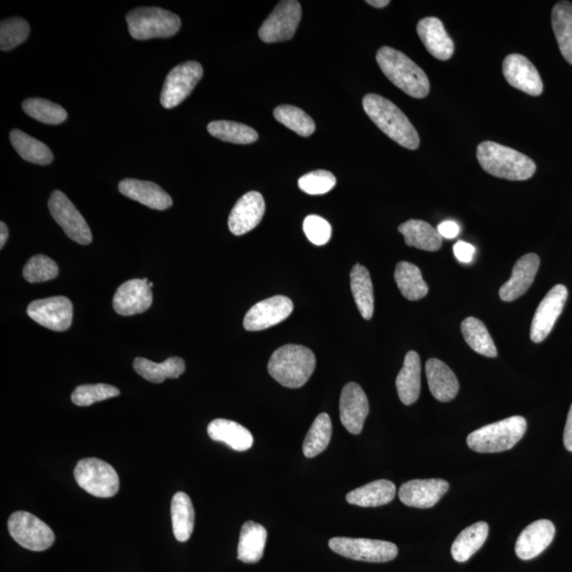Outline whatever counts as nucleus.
I'll return each instance as SVG.
<instances>
[{"label": "nucleus", "mask_w": 572, "mask_h": 572, "mask_svg": "<svg viewBox=\"0 0 572 572\" xmlns=\"http://www.w3.org/2000/svg\"><path fill=\"white\" fill-rule=\"evenodd\" d=\"M28 316L37 324L56 332L68 330L72 324L73 305L63 296L34 300L27 309Z\"/></svg>", "instance_id": "ddd939ff"}, {"label": "nucleus", "mask_w": 572, "mask_h": 572, "mask_svg": "<svg viewBox=\"0 0 572 572\" xmlns=\"http://www.w3.org/2000/svg\"><path fill=\"white\" fill-rule=\"evenodd\" d=\"M541 260L535 253L525 254L515 263L511 278L500 290L502 302L511 303L529 290L540 269Z\"/></svg>", "instance_id": "4be33fe9"}, {"label": "nucleus", "mask_w": 572, "mask_h": 572, "mask_svg": "<svg viewBox=\"0 0 572 572\" xmlns=\"http://www.w3.org/2000/svg\"><path fill=\"white\" fill-rule=\"evenodd\" d=\"M339 411L344 428L351 434H361L369 413V402L359 384L345 385L339 402Z\"/></svg>", "instance_id": "f3484780"}, {"label": "nucleus", "mask_w": 572, "mask_h": 572, "mask_svg": "<svg viewBox=\"0 0 572 572\" xmlns=\"http://www.w3.org/2000/svg\"><path fill=\"white\" fill-rule=\"evenodd\" d=\"M554 535H556V526L551 520H536L520 534L515 543V552L520 560H524L539 557L551 546Z\"/></svg>", "instance_id": "412c9836"}, {"label": "nucleus", "mask_w": 572, "mask_h": 572, "mask_svg": "<svg viewBox=\"0 0 572 572\" xmlns=\"http://www.w3.org/2000/svg\"><path fill=\"white\" fill-rule=\"evenodd\" d=\"M526 430V419L514 416L475 430L468 435L467 444L469 449L484 454L505 452L522 440Z\"/></svg>", "instance_id": "39448f33"}, {"label": "nucleus", "mask_w": 572, "mask_h": 572, "mask_svg": "<svg viewBox=\"0 0 572 572\" xmlns=\"http://www.w3.org/2000/svg\"><path fill=\"white\" fill-rule=\"evenodd\" d=\"M350 280L351 291L362 319H371L375 311V296L369 271L365 266L356 264L351 270Z\"/></svg>", "instance_id": "7c9ffc66"}, {"label": "nucleus", "mask_w": 572, "mask_h": 572, "mask_svg": "<svg viewBox=\"0 0 572 572\" xmlns=\"http://www.w3.org/2000/svg\"><path fill=\"white\" fill-rule=\"evenodd\" d=\"M207 432L213 441L223 442L237 452L248 451L253 445V435L247 428L226 419H215L209 424Z\"/></svg>", "instance_id": "bb28decb"}, {"label": "nucleus", "mask_w": 572, "mask_h": 572, "mask_svg": "<svg viewBox=\"0 0 572 572\" xmlns=\"http://www.w3.org/2000/svg\"><path fill=\"white\" fill-rule=\"evenodd\" d=\"M208 132L213 137L236 145H251L256 143L259 135L251 127L245 124L219 120L208 124Z\"/></svg>", "instance_id": "58836bf2"}, {"label": "nucleus", "mask_w": 572, "mask_h": 572, "mask_svg": "<svg viewBox=\"0 0 572 572\" xmlns=\"http://www.w3.org/2000/svg\"><path fill=\"white\" fill-rule=\"evenodd\" d=\"M119 191L124 196L155 211H166L173 203L171 196L152 181L123 179L119 184Z\"/></svg>", "instance_id": "b1692460"}, {"label": "nucleus", "mask_w": 572, "mask_h": 572, "mask_svg": "<svg viewBox=\"0 0 572 572\" xmlns=\"http://www.w3.org/2000/svg\"><path fill=\"white\" fill-rule=\"evenodd\" d=\"M302 16V4L297 0H283L260 27V38L269 44L290 41L296 33Z\"/></svg>", "instance_id": "9d476101"}, {"label": "nucleus", "mask_w": 572, "mask_h": 572, "mask_svg": "<svg viewBox=\"0 0 572 572\" xmlns=\"http://www.w3.org/2000/svg\"><path fill=\"white\" fill-rule=\"evenodd\" d=\"M502 72L507 82L514 88L534 97H539L543 92V84L540 72L525 55L512 54L506 56L502 63Z\"/></svg>", "instance_id": "dca6fc26"}, {"label": "nucleus", "mask_w": 572, "mask_h": 572, "mask_svg": "<svg viewBox=\"0 0 572 572\" xmlns=\"http://www.w3.org/2000/svg\"><path fill=\"white\" fill-rule=\"evenodd\" d=\"M417 32L424 46L434 58L447 61L454 54L455 44L446 33L444 22L437 17H426L419 21Z\"/></svg>", "instance_id": "5701e85b"}, {"label": "nucleus", "mask_w": 572, "mask_h": 572, "mask_svg": "<svg viewBox=\"0 0 572 572\" xmlns=\"http://www.w3.org/2000/svg\"><path fill=\"white\" fill-rule=\"evenodd\" d=\"M129 34L139 41L175 36L181 26L179 16L161 8H138L127 15Z\"/></svg>", "instance_id": "423d86ee"}, {"label": "nucleus", "mask_w": 572, "mask_h": 572, "mask_svg": "<svg viewBox=\"0 0 572 572\" xmlns=\"http://www.w3.org/2000/svg\"><path fill=\"white\" fill-rule=\"evenodd\" d=\"M396 488L389 480H376L348 493L345 500L351 505L375 508L387 505L394 500Z\"/></svg>", "instance_id": "cd10ccee"}, {"label": "nucleus", "mask_w": 572, "mask_h": 572, "mask_svg": "<svg viewBox=\"0 0 572 572\" xmlns=\"http://www.w3.org/2000/svg\"><path fill=\"white\" fill-rule=\"evenodd\" d=\"M377 62L384 75L396 87L412 98L427 97L430 90L428 77L409 56L399 50L385 46L378 49Z\"/></svg>", "instance_id": "7ed1b4c3"}, {"label": "nucleus", "mask_w": 572, "mask_h": 572, "mask_svg": "<svg viewBox=\"0 0 572 572\" xmlns=\"http://www.w3.org/2000/svg\"><path fill=\"white\" fill-rule=\"evenodd\" d=\"M48 207L54 220L70 239L81 245L92 243V231L87 220L63 192L55 190L50 196Z\"/></svg>", "instance_id": "f8f14e48"}, {"label": "nucleus", "mask_w": 572, "mask_h": 572, "mask_svg": "<svg viewBox=\"0 0 572 572\" xmlns=\"http://www.w3.org/2000/svg\"><path fill=\"white\" fill-rule=\"evenodd\" d=\"M24 278L30 283H41L53 280L59 275V266L53 259L37 254L25 265Z\"/></svg>", "instance_id": "a18cd8bd"}, {"label": "nucleus", "mask_w": 572, "mask_h": 572, "mask_svg": "<svg viewBox=\"0 0 572 572\" xmlns=\"http://www.w3.org/2000/svg\"><path fill=\"white\" fill-rule=\"evenodd\" d=\"M153 303L152 288L147 279H133L119 286L114 296V309L119 315L144 313Z\"/></svg>", "instance_id": "aec40b11"}, {"label": "nucleus", "mask_w": 572, "mask_h": 572, "mask_svg": "<svg viewBox=\"0 0 572 572\" xmlns=\"http://www.w3.org/2000/svg\"><path fill=\"white\" fill-rule=\"evenodd\" d=\"M332 437V422L327 413L317 416L303 442V454L307 458H314L321 454Z\"/></svg>", "instance_id": "ea45409f"}, {"label": "nucleus", "mask_w": 572, "mask_h": 572, "mask_svg": "<svg viewBox=\"0 0 572 572\" xmlns=\"http://www.w3.org/2000/svg\"><path fill=\"white\" fill-rule=\"evenodd\" d=\"M368 4L372 5V7L382 9L387 7L390 4L389 0H367Z\"/></svg>", "instance_id": "864d4df0"}, {"label": "nucleus", "mask_w": 572, "mask_h": 572, "mask_svg": "<svg viewBox=\"0 0 572 572\" xmlns=\"http://www.w3.org/2000/svg\"><path fill=\"white\" fill-rule=\"evenodd\" d=\"M426 372L430 393L440 402L454 400L459 392V382L451 368L437 359L427 361Z\"/></svg>", "instance_id": "393cba45"}, {"label": "nucleus", "mask_w": 572, "mask_h": 572, "mask_svg": "<svg viewBox=\"0 0 572 572\" xmlns=\"http://www.w3.org/2000/svg\"><path fill=\"white\" fill-rule=\"evenodd\" d=\"M454 253L459 261L469 263L473 260L475 247L469 243L458 241L454 245Z\"/></svg>", "instance_id": "09e8293b"}, {"label": "nucleus", "mask_w": 572, "mask_h": 572, "mask_svg": "<svg viewBox=\"0 0 572 572\" xmlns=\"http://www.w3.org/2000/svg\"><path fill=\"white\" fill-rule=\"evenodd\" d=\"M120 390L107 384L81 385L71 394L72 403L77 406H90L98 402L116 398Z\"/></svg>", "instance_id": "37998d69"}, {"label": "nucleus", "mask_w": 572, "mask_h": 572, "mask_svg": "<svg viewBox=\"0 0 572 572\" xmlns=\"http://www.w3.org/2000/svg\"><path fill=\"white\" fill-rule=\"evenodd\" d=\"M9 237V229L4 222L0 223V248H4Z\"/></svg>", "instance_id": "603ef678"}, {"label": "nucleus", "mask_w": 572, "mask_h": 572, "mask_svg": "<svg viewBox=\"0 0 572 572\" xmlns=\"http://www.w3.org/2000/svg\"><path fill=\"white\" fill-rule=\"evenodd\" d=\"M394 279L402 294L410 302H417L428 293L427 283L424 281L420 269L415 264L400 262L395 268Z\"/></svg>", "instance_id": "f704fd0d"}, {"label": "nucleus", "mask_w": 572, "mask_h": 572, "mask_svg": "<svg viewBox=\"0 0 572 572\" xmlns=\"http://www.w3.org/2000/svg\"><path fill=\"white\" fill-rule=\"evenodd\" d=\"M328 547L339 556L369 563L390 562L399 553L393 543L351 537H334L328 542Z\"/></svg>", "instance_id": "1a4fd4ad"}, {"label": "nucleus", "mask_w": 572, "mask_h": 572, "mask_svg": "<svg viewBox=\"0 0 572 572\" xmlns=\"http://www.w3.org/2000/svg\"><path fill=\"white\" fill-rule=\"evenodd\" d=\"M22 110L28 116L36 119V120L53 124V126L63 123L67 119V112L63 107L41 98L25 100L24 104H22Z\"/></svg>", "instance_id": "79ce46f5"}, {"label": "nucleus", "mask_w": 572, "mask_h": 572, "mask_svg": "<svg viewBox=\"0 0 572 572\" xmlns=\"http://www.w3.org/2000/svg\"><path fill=\"white\" fill-rule=\"evenodd\" d=\"M362 106L376 126L396 144L409 150H417L420 145V137L415 127L392 101L382 95L369 94L362 99Z\"/></svg>", "instance_id": "f257e3e1"}, {"label": "nucleus", "mask_w": 572, "mask_h": 572, "mask_svg": "<svg viewBox=\"0 0 572 572\" xmlns=\"http://www.w3.org/2000/svg\"><path fill=\"white\" fill-rule=\"evenodd\" d=\"M30 26L21 17L4 20L0 25V49L12 50L29 37Z\"/></svg>", "instance_id": "c03bdc74"}, {"label": "nucleus", "mask_w": 572, "mask_h": 572, "mask_svg": "<svg viewBox=\"0 0 572 572\" xmlns=\"http://www.w3.org/2000/svg\"><path fill=\"white\" fill-rule=\"evenodd\" d=\"M265 213V202L257 191L243 195L232 208L228 219L229 230L235 236L246 235L256 228Z\"/></svg>", "instance_id": "6ab92c4d"}, {"label": "nucleus", "mask_w": 572, "mask_h": 572, "mask_svg": "<svg viewBox=\"0 0 572 572\" xmlns=\"http://www.w3.org/2000/svg\"><path fill=\"white\" fill-rule=\"evenodd\" d=\"M564 445L566 450L572 452V405L570 407L568 421L564 430Z\"/></svg>", "instance_id": "3c124183"}, {"label": "nucleus", "mask_w": 572, "mask_h": 572, "mask_svg": "<svg viewBox=\"0 0 572 572\" xmlns=\"http://www.w3.org/2000/svg\"><path fill=\"white\" fill-rule=\"evenodd\" d=\"M315 367L316 358L309 348L286 344L271 355L268 369L270 377L282 386L296 389L307 384Z\"/></svg>", "instance_id": "20e7f679"}, {"label": "nucleus", "mask_w": 572, "mask_h": 572, "mask_svg": "<svg viewBox=\"0 0 572 572\" xmlns=\"http://www.w3.org/2000/svg\"><path fill=\"white\" fill-rule=\"evenodd\" d=\"M171 515L175 539L185 543L194 534L195 512L190 497L178 492L172 498Z\"/></svg>", "instance_id": "72a5a7b5"}, {"label": "nucleus", "mask_w": 572, "mask_h": 572, "mask_svg": "<svg viewBox=\"0 0 572 572\" xmlns=\"http://www.w3.org/2000/svg\"><path fill=\"white\" fill-rule=\"evenodd\" d=\"M153 286H154V285H153V282H149V286H150L151 288L153 287Z\"/></svg>", "instance_id": "5fc2aeb1"}, {"label": "nucleus", "mask_w": 572, "mask_h": 572, "mask_svg": "<svg viewBox=\"0 0 572 572\" xmlns=\"http://www.w3.org/2000/svg\"><path fill=\"white\" fill-rule=\"evenodd\" d=\"M450 489V485L444 479H416L402 485L399 498L404 505L428 509L437 503Z\"/></svg>", "instance_id": "a211bd4d"}, {"label": "nucleus", "mask_w": 572, "mask_h": 572, "mask_svg": "<svg viewBox=\"0 0 572 572\" xmlns=\"http://www.w3.org/2000/svg\"><path fill=\"white\" fill-rule=\"evenodd\" d=\"M266 541L268 531L262 525L246 522L241 529L237 559L246 564L258 563L263 557Z\"/></svg>", "instance_id": "c85d7f7f"}, {"label": "nucleus", "mask_w": 572, "mask_h": 572, "mask_svg": "<svg viewBox=\"0 0 572 572\" xmlns=\"http://www.w3.org/2000/svg\"><path fill=\"white\" fill-rule=\"evenodd\" d=\"M303 230L309 241L315 245H325L331 239V225L319 215H309L305 218Z\"/></svg>", "instance_id": "de8ad7c7"}, {"label": "nucleus", "mask_w": 572, "mask_h": 572, "mask_svg": "<svg viewBox=\"0 0 572 572\" xmlns=\"http://www.w3.org/2000/svg\"><path fill=\"white\" fill-rule=\"evenodd\" d=\"M133 367L140 377L155 384H161L167 378H178L186 370L185 361L180 358H170L161 364L144 358H137L134 361Z\"/></svg>", "instance_id": "473e14b6"}, {"label": "nucleus", "mask_w": 572, "mask_h": 572, "mask_svg": "<svg viewBox=\"0 0 572 572\" xmlns=\"http://www.w3.org/2000/svg\"><path fill=\"white\" fill-rule=\"evenodd\" d=\"M8 530L12 539L31 551H44L54 545L53 529L33 514L17 511L8 520Z\"/></svg>", "instance_id": "6e6552de"}, {"label": "nucleus", "mask_w": 572, "mask_h": 572, "mask_svg": "<svg viewBox=\"0 0 572 572\" xmlns=\"http://www.w3.org/2000/svg\"><path fill=\"white\" fill-rule=\"evenodd\" d=\"M407 245L427 252H437L442 246V236L437 229L421 220H410L399 226Z\"/></svg>", "instance_id": "c756f323"}, {"label": "nucleus", "mask_w": 572, "mask_h": 572, "mask_svg": "<svg viewBox=\"0 0 572 572\" xmlns=\"http://www.w3.org/2000/svg\"><path fill=\"white\" fill-rule=\"evenodd\" d=\"M437 230L442 237H445V239H455L459 235L460 228H459L456 222H452V220H445V222L441 223L438 226Z\"/></svg>", "instance_id": "8fccbe9b"}, {"label": "nucleus", "mask_w": 572, "mask_h": 572, "mask_svg": "<svg viewBox=\"0 0 572 572\" xmlns=\"http://www.w3.org/2000/svg\"><path fill=\"white\" fill-rule=\"evenodd\" d=\"M10 141L22 160L42 164V166L54 161L53 152L50 151L46 145L31 137L30 135L20 131V129H13L10 133Z\"/></svg>", "instance_id": "e433bc0d"}, {"label": "nucleus", "mask_w": 572, "mask_h": 572, "mask_svg": "<svg viewBox=\"0 0 572 572\" xmlns=\"http://www.w3.org/2000/svg\"><path fill=\"white\" fill-rule=\"evenodd\" d=\"M203 75L202 65L195 61L174 67L164 81L161 95V104L164 109H174L188 98Z\"/></svg>", "instance_id": "9b49d317"}, {"label": "nucleus", "mask_w": 572, "mask_h": 572, "mask_svg": "<svg viewBox=\"0 0 572 572\" xmlns=\"http://www.w3.org/2000/svg\"><path fill=\"white\" fill-rule=\"evenodd\" d=\"M476 155L480 167L498 178L526 180L536 171V164L530 157L494 141L481 143Z\"/></svg>", "instance_id": "f03ea898"}, {"label": "nucleus", "mask_w": 572, "mask_h": 572, "mask_svg": "<svg viewBox=\"0 0 572 572\" xmlns=\"http://www.w3.org/2000/svg\"><path fill=\"white\" fill-rule=\"evenodd\" d=\"M395 385L402 403H416L421 392V361L415 351H410L406 354L403 368L396 377Z\"/></svg>", "instance_id": "a878e982"}, {"label": "nucleus", "mask_w": 572, "mask_h": 572, "mask_svg": "<svg viewBox=\"0 0 572 572\" xmlns=\"http://www.w3.org/2000/svg\"><path fill=\"white\" fill-rule=\"evenodd\" d=\"M274 117L286 128L303 137H310L315 132V122L307 112L293 105L277 106Z\"/></svg>", "instance_id": "a19ab883"}, {"label": "nucleus", "mask_w": 572, "mask_h": 572, "mask_svg": "<svg viewBox=\"0 0 572 572\" xmlns=\"http://www.w3.org/2000/svg\"><path fill=\"white\" fill-rule=\"evenodd\" d=\"M568 298V290L563 285L553 286L537 308L531 324V341L540 344L547 338L562 314Z\"/></svg>", "instance_id": "4468645a"}, {"label": "nucleus", "mask_w": 572, "mask_h": 572, "mask_svg": "<svg viewBox=\"0 0 572 572\" xmlns=\"http://www.w3.org/2000/svg\"><path fill=\"white\" fill-rule=\"evenodd\" d=\"M77 484L90 495L111 498L119 491V476L111 464L98 458H85L75 468Z\"/></svg>", "instance_id": "0eeeda50"}, {"label": "nucleus", "mask_w": 572, "mask_h": 572, "mask_svg": "<svg viewBox=\"0 0 572 572\" xmlns=\"http://www.w3.org/2000/svg\"><path fill=\"white\" fill-rule=\"evenodd\" d=\"M554 36L560 54L572 65V4L560 2L554 5L551 15Z\"/></svg>", "instance_id": "c9c22d12"}, {"label": "nucleus", "mask_w": 572, "mask_h": 572, "mask_svg": "<svg viewBox=\"0 0 572 572\" xmlns=\"http://www.w3.org/2000/svg\"><path fill=\"white\" fill-rule=\"evenodd\" d=\"M461 332L463 338L475 352L486 358H496L498 354L496 345L483 321L475 317H468L462 321Z\"/></svg>", "instance_id": "4c0bfd02"}, {"label": "nucleus", "mask_w": 572, "mask_h": 572, "mask_svg": "<svg viewBox=\"0 0 572 572\" xmlns=\"http://www.w3.org/2000/svg\"><path fill=\"white\" fill-rule=\"evenodd\" d=\"M299 188L311 195L327 194L336 186V178L326 170H317L303 175L298 181Z\"/></svg>", "instance_id": "49530a36"}, {"label": "nucleus", "mask_w": 572, "mask_h": 572, "mask_svg": "<svg viewBox=\"0 0 572 572\" xmlns=\"http://www.w3.org/2000/svg\"><path fill=\"white\" fill-rule=\"evenodd\" d=\"M489 535V525L476 523L464 529L452 546V556L459 563L467 562L481 547Z\"/></svg>", "instance_id": "2f4dec72"}, {"label": "nucleus", "mask_w": 572, "mask_h": 572, "mask_svg": "<svg viewBox=\"0 0 572 572\" xmlns=\"http://www.w3.org/2000/svg\"><path fill=\"white\" fill-rule=\"evenodd\" d=\"M294 304L290 298L275 296L254 304L245 315V327L247 331L266 330L285 321L293 313Z\"/></svg>", "instance_id": "2eb2a0df"}]
</instances>
